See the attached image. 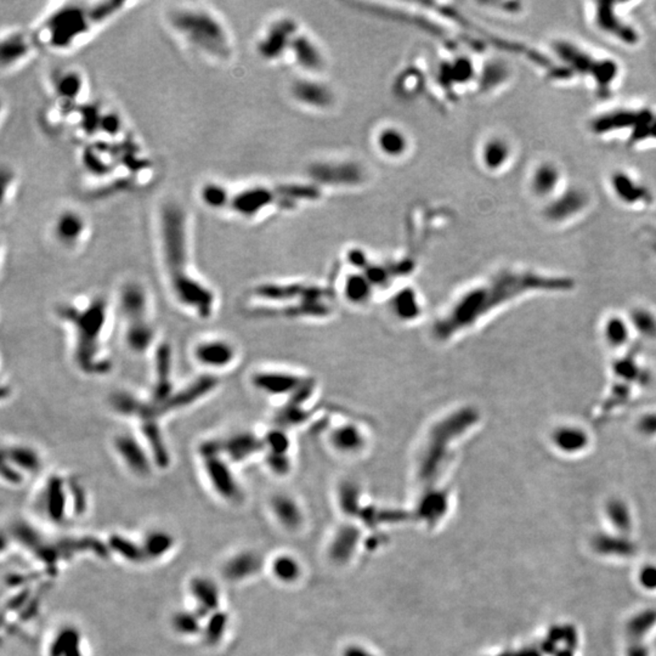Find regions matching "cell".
Instances as JSON below:
<instances>
[{
	"mask_svg": "<svg viewBox=\"0 0 656 656\" xmlns=\"http://www.w3.org/2000/svg\"><path fill=\"white\" fill-rule=\"evenodd\" d=\"M203 624H204V618H202L195 609L176 610L171 618V629L176 635L184 638L201 637Z\"/></svg>",
	"mask_w": 656,
	"mask_h": 656,
	"instance_id": "cell-39",
	"label": "cell"
},
{
	"mask_svg": "<svg viewBox=\"0 0 656 656\" xmlns=\"http://www.w3.org/2000/svg\"><path fill=\"white\" fill-rule=\"evenodd\" d=\"M250 383L278 406L314 401L316 394L315 380L291 368H258L250 376Z\"/></svg>",
	"mask_w": 656,
	"mask_h": 656,
	"instance_id": "cell-12",
	"label": "cell"
},
{
	"mask_svg": "<svg viewBox=\"0 0 656 656\" xmlns=\"http://www.w3.org/2000/svg\"><path fill=\"white\" fill-rule=\"evenodd\" d=\"M292 195V189L278 184L254 182L240 187L230 185L229 201L224 214L245 221L262 220L291 206Z\"/></svg>",
	"mask_w": 656,
	"mask_h": 656,
	"instance_id": "cell-11",
	"label": "cell"
},
{
	"mask_svg": "<svg viewBox=\"0 0 656 656\" xmlns=\"http://www.w3.org/2000/svg\"><path fill=\"white\" fill-rule=\"evenodd\" d=\"M37 507L53 525H64L73 515L69 474L56 472L44 479L37 494Z\"/></svg>",
	"mask_w": 656,
	"mask_h": 656,
	"instance_id": "cell-21",
	"label": "cell"
},
{
	"mask_svg": "<svg viewBox=\"0 0 656 656\" xmlns=\"http://www.w3.org/2000/svg\"><path fill=\"white\" fill-rule=\"evenodd\" d=\"M372 433L366 423L352 417L333 418L322 430L325 448L341 461H359L372 448Z\"/></svg>",
	"mask_w": 656,
	"mask_h": 656,
	"instance_id": "cell-14",
	"label": "cell"
},
{
	"mask_svg": "<svg viewBox=\"0 0 656 656\" xmlns=\"http://www.w3.org/2000/svg\"><path fill=\"white\" fill-rule=\"evenodd\" d=\"M528 190L530 195L544 204L566 186L563 167L550 158L539 160L529 171Z\"/></svg>",
	"mask_w": 656,
	"mask_h": 656,
	"instance_id": "cell-28",
	"label": "cell"
},
{
	"mask_svg": "<svg viewBox=\"0 0 656 656\" xmlns=\"http://www.w3.org/2000/svg\"><path fill=\"white\" fill-rule=\"evenodd\" d=\"M654 15H655V19H656V5H655V9H654Z\"/></svg>",
	"mask_w": 656,
	"mask_h": 656,
	"instance_id": "cell-45",
	"label": "cell"
},
{
	"mask_svg": "<svg viewBox=\"0 0 656 656\" xmlns=\"http://www.w3.org/2000/svg\"><path fill=\"white\" fill-rule=\"evenodd\" d=\"M111 450L123 468L138 479H149L157 470L144 440L135 430L118 432L111 439Z\"/></svg>",
	"mask_w": 656,
	"mask_h": 656,
	"instance_id": "cell-17",
	"label": "cell"
},
{
	"mask_svg": "<svg viewBox=\"0 0 656 656\" xmlns=\"http://www.w3.org/2000/svg\"><path fill=\"white\" fill-rule=\"evenodd\" d=\"M196 457L204 481L220 501L236 505L243 500L245 492L236 465L221 452L218 437L201 440L196 448Z\"/></svg>",
	"mask_w": 656,
	"mask_h": 656,
	"instance_id": "cell-13",
	"label": "cell"
},
{
	"mask_svg": "<svg viewBox=\"0 0 656 656\" xmlns=\"http://www.w3.org/2000/svg\"><path fill=\"white\" fill-rule=\"evenodd\" d=\"M152 372L146 398L157 410L174 394L178 385L174 372L173 349L168 341H160L152 352Z\"/></svg>",
	"mask_w": 656,
	"mask_h": 656,
	"instance_id": "cell-22",
	"label": "cell"
},
{
	"mask_svg": "<svg viewBox=\"0 0 656 656\" xmlns=\"http://www.w3.org/2000/svg\"><path fill=\"white\" fill-rule=\"evenodd\" d=\"M374 143L379 152L385 157L398 158L405 155L409 149V138L401 129L394 125H385L378 129Z\"/></svg>",
	"mask_w": 656,
	"mask_h": 656,
	"instance_id": "cell-36",
	"label": "cell"
},
{
	"mask_svg": "<svg viewBox=\"0 0 656 656\" xmlns=\"http://www.w3.org/2000/svg\"><path fill=\"white\" fill-rule=\"evenodd\" d=\"M385 313L396 325L411 327L426 316V302L421 292L411 284H400L385 294Z\"/></svg>",
	"mask_w": 656,
	"mask_h": 656,
	"instance_id": "cell-25",
	"label": "cell"
},
{
	"mask_svg": "<svg viewBox=\"0 0 656 656\" xmlns=\"http://www.w3.org/2000/svg\"><path fill=\"white\" fill-rule=\"evenodd\" d=\"M39 51L37 39L32 28H9L0 38V67L4 73L20 70L28 64Z\"/></svg>",
	"mask_w": 656,
	"mask_h": 656,
	"instance_id": "cell-23",
	"label": "cell"
},
{
	"mask_svg": "<svg viewBox=\"0 0 656 656\" xmlns=\"http://www.w3.org/2000/svg\"><path fill=\"white\" fill-rule=\"evenodd\" d=\"M191 358L204 374L220 376L239 363L240 348L228 337L204 336L193 343Z\"/></svg>",
	"mask_w": 656,
	"mask_h": 656,
	"instance_id": "cell-16",
	"label": "cell"
},
{
	"mask_svg": "<svg viewBox=\"0 0 656 656\" xmlns=\"http://www.w3.org/2000/svg\"><path fill=\"white\" fill-rule=\"evenodd\" d=\"M1 457L5 463L25 475L27 479L42 473L44 456L39 448L25 441H9L1 448Z\"/></svg>",
	"mask_w": 656,
	"mask_h": 656,
	"instance_id": "cell-32",
	"label": "cell"
},
{
	"mask_svg": "<svg viewBox=\"0 0 656 656\" xmlns=\"http://www.w3.org/2000/svg\"><path fill=\"white\" fill-rule=\"evenodd\" d=\"M106 544L111 553H116L121 559L127 563L135 564V566L147 563V558L145 555L141 542L138 544L125 535L112 534L107 539Z\"/></svg>",
	"mask_w": 656,
	"mask_h": 656,
	"instance_id": "cell-38",
	"label": "cell"
},
{
	"mask_svg": "<svg viewBox=\"0 0 656 656\" xmlns=\"http://www.w3.org/2000/svg\"><path fill=\"white\" fill-rule=\"evenodd\" d=\"M69 485H70L73 517H82L88 512V508H89L88 490L80 478L75 475H69Z\"/></svg>",
	"mask_w": 656,
	"mask_h": 656,
	"instance_id": "cell-42",
	"label": "cell"
},
{
	"mask_svg": "<svg viewBox=\"0 0 656 656\" xmlns=\"http://www.w3.org/2000/svg\"><path fill=\"white\" fill-rule=\"evenodd\" d=\"M336 291L341 303L352 309H367L378 298V292L367 276L354 267L339 278Z\"/></svg>",
	"mask_w": 656,
	"mask_h": 656,
	"instance_id": "cell-30",
	"label": "cell"
},
{
	"mask_svg": "<svg viewBox=\"0 0 656 656\" xmlns=\"http://www.w3.org/2000/svg\"><path fill=\"white\" fill-rule=\"evenodd\" d=\"M294 23L286 19L270 22L263 29L256 40V51L265 61H278L286 53H291L297 36L294 34Z\"/></svg>",
	"mask_w": 656,
	"mask_h": 656,
	"instance_id": "cell-29",
	"label": "cell"
},
{
	"mask_svg": "<svg viewBox=\"0 0 656 656\" xmlns=\"http://www.w3.org/2000/svg\"><path fill=\"white\" fill-rule=\"evenodd\" d=\"M156 250L167 291L176 306L196 320L213 319L218 293L195 264L191 214L174 198L163 201L157 209Z\"/></svg>",
	"mask_w": 656,
	"mask_h": 656,
	"instance_id": "cell-1",
	"label": "cell"
},
{
	"mask_svg": "<svg viewBox=\"0 0 656 656\" xmlns=\"http://www.w3.org/2000/svg\"><path fill=\"white\" fill-rule=\"evenodd\" d=\"M230 185L219 180H206L197 190V198L203 207L215 214H224L229 201Z\"/></svg>",
	"mask_w": 656,
	"mask_h": 656,
	"instance_id": "cell-35",
	"label": "cell"
},
{
	"mask_svg": "<svg viewBox=\"0 0 656 656\" xmlns=\"http://www.w3.org/2000/svg\"><path fill=\"white\" fill-rule=\"evenodd\" d=\"M593 136L621 140L627 149L656 145V108L648 105H616L594 114L588 122Z\"/></svg>",
	"mask_w": 656,
	"mask_h": 656,
	"instance_id": "cell-9",
	"label": "cell"
},
{
	"mask_svg": "<svg viewBox=\"0 0 656 656\" xmlns=\"http://www.w3.org/2000/svg\"><path fill=\"white\" fill-rule=\"evenodd\" d=\"M114 311L102 294H88L60 302L55 315L70 337L71 360L86 378L112 374L114 361L107 345L108 328Z\"/></svg>",
	"mask_w": 656,
	"mask_h": 656,
	"instance_id": "cell-3",
	"label": "cell"
},
{
	"mask_svg": "<svg viewBox=\"0 0 656 656\" xmlns=\"http://www.w3.org/2000/svg\"><path fill=\"white\" fill-rule=\"evenodd\" d=\"M53 242L66 252H75L86 245L91 234V226L86 214L80 209L60 210L50 225Z\"/></svg>",
	"mask_w": 656,
	"mask_h": 656,
	"instance_id": "cell-24",
	"label": "cell"
},
{
	"mask_svg": "<svg viewBox=\"0 0 656 656\" xmlns=\"http://www.w3.org/2000/svg\"><path fill=\"white\" fill-rule=\"evenodd\" d=\"M1 479L5 484L12 487H20L27 481L25 475L5 462H1Z\"/></svg>",
	"mask_w": 656,
	"mask_h": 656,
	"instance_id": "cell-44",
	"label": "cell"
},
{
	"mask_svg": "<svg viewBox=\"0 0 656 656\" xmlns=\"http://www.w3.org/2000/svg\"><path fill=\"white\" fill-rule=\"evenodd\" d=\"M478 157L481 167L490 174L507 171L515 158V146L503 134H491L481 141Z\"/></svg>",
	"mask_w": 656,
	"mask_h": 656,
	"instance_id": "cell-31",
	"label": "cell"
},
{
	"mask_svg": "<svg viewBox=\"0 0 656 656\" xmlns=\"http://www.w3.org/2000/svg\"><path fill=\"white\" fill-rule=\"evenodd\" d=\"M217 437L221 452L236 467L252 462L253 459H262L264 454L263 430L258 432L243 428Z\"/></svg>",
	"mask_w": 656,
	"mask_h": 656,
	"instance_id": "cell-27",
	"label": "cell"
},
{
	"mask_svg": "<svg viewBox=\"0 0 656 656\" xmlns=\"http://www.w3.org/2000/svg\"><path fill=\"white\" fill-rule=\"evenodd\" d=\"M49 86L58 105L80 106L89 97V82L86 73L75 66L58 67L51 72Z\"/></svg>",
	"mask_w": 656,
	"mask_h": 656,
	"instance_id": "cell-26",
	"label": "cell"
},
{
	"mask_svg": "<svg viewBox=\"0 0 656 656\" xmlns=\"http://www.w3.org/2000/svg\"><path fill=\"white\" fill-rule=\"evenodd\" d=\"M313 286L303 287L298 282L258 283L248 292L247 309L252 315L281 316V317H310L327 319L335 311V302L331 295L302 302L303 297Z\"/></svg>",
	"mask_w": 656,
	"mask_h": 656,
	"instance_id": "cell-8",
	"label": "cell"
},
{
	"mask_svg": "<svg viewBox=\"0 0 656 656\" xmlns=\"http://www.w3.org/2000/svg\"><path fill=\"white\" fill-rule=\"evenodd\" d=\"M48 656H84L83 635L75 624H64L49 643Z\"/></svg>",
	"mask_w": 656,
	"mask_h": 656,
	"instance_id": "cell-34",
	"label": "cell"
},
{
	"mask_svg": "<svg viewBox=\"0 0 656 656\" xmlns=\"http://www.w3.org/2000/svg\"><path fill=\"white\" fill-rule=\"evenodd\" d=\"M481 422L479 411L470 405L448 407L428 423L412 454V468L420 478L444 473L454 465L461 445Z\"/></svg>",
	"mask_w": 656,
	"mask_h": 656,
	"instance_id": "cell-6",
	"label": "cell"
},
{
	"mask_svg": "<svg viewBox=\"0 0 656 656\" xmlns=\"http://www.w3.org/2000/svg\"><path fill=\"white\" fill-rule=\"evenodd\" d=\"M256 569V557L245 552L230 557L221 566V575L228 581L240 582L251 576Z\"/></svg>",
	"mask_w": 656,
	"mask_h": 656,
	"instance_id": "cell-40",
	"label": "cell"
},
{
	"mask_svg": "<svg viewBox=\"0 0 656 656\" xmlns=\"http://www.w3.org/2000/svg\"><path fill=\"white\" fill-rule=\"evenodd\" d=\"M553 58L574 80H585L600 97H609L621 77V66L610 56L594 53L568 38L555 39L550 45Z\"/></svg>",
	"mask_w": 656,
	"mask_h": 656,
	"instance_id": "cell-10",
	"label": "cell"
},
{
	"mask_svg": "<svg viewBox=\"0 0 656 656\" xmlns=\"http://www.w3.org/2000/svg\"><path fill=\"white\" fill-rule=\"evenodd\" d=\"M141 546L147 561L163 559L175 547V537L166 530L154 529L145 534Z\"/></svg>",
	"mask_w": 656,
	"mask_h": 656,
	"instance_id": "cell-37",
	"label": "cell"
},
{
	"mask_svg": "<svg viewBox=\"0 0 656 656\" xmlns=\"http://www.w3.org/2000/svg\"><path fill=\"white\" fill-rule=\"evenodd\" d=\"M229 627V615L223 609H219L215 613L210 614L204 619L203 624V643L207 646H217L224 640L225 633Z\"/></svg>",
	"mask_w": 656,
	"mask_h": 656,
	"instance_id": "cell-41",
	"label": "cell"
},
{
	"mask_svg": "<svg viewBox=\"0 0 656 656\" xmlns=\"http://www.w3.org/2000/svg\"><path fill=\"white\" fill-rule=\"evenodd\" d=\"M570 284V280L566 278L546 276L531 270L503 269L454 294L433 319L429 338L437 345L448 347L528 291L566 289Z\"/></svg>",
	"mask_w": 656,
	"mask_h": 656,
	"instance_id": "cell-2",
	"label": "cell"
},
{
	"mask_svg": "<svg viewBox=\"0 0 656 656\" xmlns=\"http://www.w3.org/2000/svg\"><path fill=\"white\" fill-rule=\"evenodd\" d=\"M624 3L591 1L586 4V16L596 32L626 48H635L642 42V34L624 10Z\"/></svg>",
	"mask_w": 656,
	"mask_h": 656,
	"instance_id": "cell-15",
	"label": "cell"
},
{
	"mask_svg": "<svg viewBox=\"0 0 656 656\" xmlns=\"http://www.w3.org/2000/svg\"><path fill=\"white\" fill-rule=\"evenodd\" d=\"M1 184H3V207L15 197L17 190V174L11 168L3 167L1 171Z\"/></svg>",
	"mask_w": 656,
	"mask_h": 656,
	"instance_id": "cell-43",
	"label": "cell"
},
{
	"mask_svg": "<svg viewBox=\"0 0 656 656\" xmlns=\"http://www.w3.org/2000/svg\"><path fill=\"white\" fill-rule=\"evenodd\" d=\"M607 184L611 196L624 208L646 210L655 202L651 185L630 169L614 168L608 174Z\"/></svg>",
	"mask_w": 656,
	"mask_h": 656,
	"instance_id": "cell-19",
	"label": "cell"
},
{
	"mask_svg": "<svg viewBox=\"0 0 656 656\" xmlns=\"http://www.w3.org/2000/svg\"><path fill=\"white\" fill-rule=\"evenodd\" d=\"M114 311L121 324L123 344L135 356L152 354L160 343L154 298L146 283L128 278L118 287Z\"/></svg>",
	"mask_w": 656,
	"mask_h": 656,
	"instance_id": "cell-7",
	"label": "cell"
},
{
	"mask_svg": "<svg viewBox=\"0 0 656 656\" xmlns=\"http://www.w3.org/2000/svg\"><path fill=\"white\" fill-rule=\"evenodd\" d=\"M592 202V193L583 185L566 184L558 195L542 204V217L548 224H572L590 210Z\"/></svg>",
	"mask_w": 656,
	"mask_h": 656,
	"instance_id": "cell-18",
	"label": "cell"
},
{
	"mask_svg": "<svg viewBox=\"0 0 656 656\" xmlns=\"http://www.w3.org/2000/svg\"><path fill=\"white\" fill-rule=\"evenodd\" d=\"M220 385V376L201 372L196 377L187 380L185 385H178L174 394L155 410L156 413L166 421L173 415L193 409L195 406L209 399L219 389Z\"/></svg>",
	"mask_w": 656,
	"mask_h": 656,
	"instance_id": "cell-20",
	"label": "cell"
},
{
	"mask_svg": "<svg viewBox=\"0 0 656 656\" xmlns=\"http://www.w3.org/2000/svg\"><path fill=\"white\" fill-rule=\"evenodd\" d=\"M189 593L195 605L193 609L204 619L221 609L220 588L218 583L210 577L204 575L193 576L189 581Z\"/></svg>",
	"mask_w": 656,
	"mask_h": 656,
	"instance_id": "cell-33",
	"label": "cell"
},
{
	"mask_svg": "<svg viewBox=\"0 0 656 656\" xmlns=\"http://www.w3.org/2000/svg\"><path fill=\"white\" fill-rule=\"evenodd\" d=\"M136 5L121 0H71L45 11L32 27L40 50L70 53L89 43L97 33Z\"/></svg>",
	"mask_w": 656,
	"mask_h": 656,
	"instance_id": "cell-4",
	"label": "cell"
},
{
	"mask_svg": "<svg viewBox=\"0 0 656 656\" xmlns=\"http://www.w3.org/2000/svg\"><path fill=\"white\" fill-rule=\"evenodd\" d=\"M163 21L178 43L214 66L235 58L234 33L223 15L203 3H176L165 10Z\"/></svg>",
	"mask_w": 656,
	"mask_h": 656,
	"instance_id": "cell-5",
	"label": "cell"
}]
</instances>
